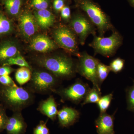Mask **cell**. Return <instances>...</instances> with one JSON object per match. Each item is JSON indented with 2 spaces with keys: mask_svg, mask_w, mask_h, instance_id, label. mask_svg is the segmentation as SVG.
Here are the masks:
<instances>
[{
  "mask_svg": "<svg viewBox=\"0 0 134 134\" xmlns=\"http://www.w3.org/2000/svg\"><path fill=\"white\" fill-rule=\"evenodd\" d=\"M30 47L32 50L40 53H47L57 47L53 40L45 35H38L31 40Z\"/></svg>",
  "mask_w": 134,
  "mask_h": 134,
  "instance_id": "15",
  "label": "cell"
},
{
  "mask_svg": "<svg viewBox=\"0 0 134 134\" xmlns=\"http://www.w3.org/2000/svg\"><path fill=\"white\" fill-rule=\"evenodd\" d=\"M31 77V69L29 68L21 67L17 70L15 77L17 82L22 85L28 82Z\"/></svg>",
  "mask_w": 134,
  "mask_h": 134,
  "instance_id": "20",
  "label": "cell"
},
{
  "mask_svg": "<svg viewBox=\"0 0 134 134\" xmlns=\"http://www.w3.org/2000/svg\"><path fill=\"white\" fill-rule=\"evenodd\" d=\"M19 27L23 36L29 38L37 30L38 25L34 15L30 12H25L19 17Z\"/></svg>",
  "mask_w": 134,
  "mask_h": 134,
  "instance_id": "11",
  "label": "cell"
},
{
  "mask_svg": "<svg viewBox=\"0 0 134 134\" xmlns=\"http://www.w3.org/2000/svg\"><path fill=\"white\" fill-rule=\"evenodd\" d=\"M2 2L9 16L14 17L19 14L22 6V0H2Z\"/></svg>",
  "mask_w": 134,
  "mask_h": 134,
  "instance_id": "19",
  "label": "cell"
},
{
  "mask_svg": "<svg viewBox=\"0 0 134 134\" xmlns=\"http://www.w3.org/2000/svg\"><path fill=\"white\" fill-rule=\"evenodd\" d=\"M46 121H40L39 124L34 129L33 134H50L49 130L47 127Z\"/></svg>",
  "mask_w": 134,
  "mask_h": 134,
  "instance_id": "28",
  "label": "cell"
},
{
  "mask_svg": "<svg viewBox=\"0 0 134 134\" xmlns=\"http://www.w3.org/2000/svg\"><path fill=\"white\" fill-rule=\"evenodd\" d=\"M20 54L16 42L7 39L0 41V66H2L7 60Z\"/></svg>",
  "mask_w": 134,
  "mask_h": 134,
  "instance_id": "12",
  "label": "cell"
},
{
  "mask_svg": "<svg viewBox=\"0 0 134 134\" xmlns=\"http://www.w3.org/2000/svg\"><path fill=\"white\" fill-rule=\"evenodd\" d=\"M79 116L80 113L77 110L72 107H64L58 111L57 117L60 126L67 127L76 122Z\"/></svg>",
  "mask_w": 134,
  "mask_h": 134,
  "instance_id": "13",
  "label": "cell"
},
{
  "mask_svg": "<svg viewBox=\"0 0 134 134\" xmlns=\"http://www.w3.org/2000/svg\"><path fill=\"white\" fill-rule=\"evenodd\" d=\"M62 81L44 69H35L31 70V79L26 88L34 93L50 95L59 88Z\"/></svg>",
  "mask_w": 134,
  "mask_h": 134,
  "instance_id": "3",
  "label": "cell"
},
{
  "mask_svg": "<svg viewBox=\"0 0 134 134\" xmlns=\"http://www.w3.org/2000/svg\"><path fill=\"white\" fill-rule=\"evenodd\" d=\"M114 114L106 113L100 114L95 121L98 134H115L114 131Z\"/></svg>",
  "mask_w": 134,
  "mask_h": 134,
  "instance_id": "14",
  "label": "cell"
},
{
  "mask_svg": "<svg viewBox=\"0 0 134 134\" xmlns=\"http://www.w3.org/2000/svg\"><path fill=\"white\" fill-rule=\"evenodd\" d=\"M111 70L109 66L105 65L100 62H99L97 70V76L98 84L100 87L108 76Z\"/></svg>",
  "mask_w": 134,
  "mask_h": 134,
  "instance_id": "22",
  "label": "cell"
},
{
  "mask_svg": "<svg viewBox=\"0 0 134 134\" xmlns=\"http://www.w3.org/2000/svg\"><path fill=\"white\" fill-rule=\"evenodd\" d=\"M133 85L128 87L126 90L127 109L134 114V80Z\"/></svg>",
  "mask_w": 134,
  "mask_h": 134,
  "instance_id": "25",
  "label": "cell"
},
{
  "mask_svg": "<svg viewBox=\"0 0 134 134\" xmlns=\"http://www.w3.org/2000/svg\"><path fill=\"white\" fill-rule=\"evenodd\" d=\"M60 12L62 18L65 21H69L71 16L70 8L68 6H65L61 10Z\"/></svg>",
  "mask_w": 134,
  "mask_h": 134,
  "instance_id": "31",
  "label": "cell"
},
{
  "mask_svg": "<svg viewBox=\"0 0 134 134\" xmlns=\"http://www.w3.org/2000/svg\"><path fill=\"white\" fill-rule=\"evenodd\" d=\"M91 88L81 79H77L74 83L66 88H59L54 93L61 97L62 102L69 101L78 104L83 101Z\"/></svg>",
  "mask_w": 134,
  "mask_h": 134,
  "instance_id": "6",
  "label": "cell"
},
{
  "mask_svg": "<svg viewBox=\"0 0 134 134\" xmlns=\"http://www.w3.org/2000/svg\"><path fill=\"white\" fill-rule=\"evenodd\" d=\"M131 5L134 7V0H129Z\"/></svg>",
  "mask_w": 134,
  "mask_h": 134,
  "instance_id": "34",
  "label": "cell"
},
{
  "mask_svg": "<svg viewBox=\"0 0 134 134\" xmlns=\"http://www.w3.org/2000/svg\"><path fill=\"white\" fill-rule=\"evenodd\" d=\"M65 7L64 0H54L53 2V7L57 12L60 11Z\"/></svg>",
  "mask_w": 134,
  "mask_h": 134,
  "instance_id": "33",
  "label": "cell"
},
{
  "mask_svg": "<svg viewBox=\"0 0 134 134\" xmlns=\"http://www.w3.org/2000/svg\"><path fill=\"white\" fill-rule=\"evenodd\" d=\"M27 127L21 112H16L8 117L5 130L7 134H24L26 132Z\"/></svg>",
  "mask_w": 134,
  "mask_h": 134,
  "instance_id": "10",
  "label": "cell"
},
{
  "mask_svg": "<svg viewBox=\"0 0 134 134\" xmlns=\"http://www.w3.org/2000/svg\"><path fill=\"white\" fill-rule=\"evenodd\" d=\"M0 83L6 86H17L10 77L7 75L0 76Z\"/></svg>",
  "mask_w": 134,
  "mask_h": 134,
  "instance_id": "30",
  "label": "cell"
},
{
  "mask_svg": "<svg viewBox=\"0 0 134 134\" xmlns=\"http://www.w3.org/2000/svg\"><path fill=\"white\" fill-rule=\"evenodd\" d=\"M37 110L53 121L56 119L58 116L57 104L54 97L52 96H49L46 100L41 101Z\"/></svg>",
  "mask_w": 134,
  "mask_h": 134,
  "instance_id": "16",
  "label": "cell"
},
{
  "mask_svg": "<svg viewBox=\"0 0 134 134\" xmlns=\"http://www.w3.org/2000/svg\"><path fill=\"white\" fill-rule=\"evenodd\" d=\"M53 37L60 47L79 56L78 39L71 29L65 25H61L54 30Z\"/></svg>",
  "mask_w": 134,
  "mask_h": 134,
  "instance_id": "8",
  "label": "cell"
},
{
  "mask_svg": "<svg viewBox=\"0 0 134 134\" xmlns=\"http://www.w3.org/2000/svg\"><path fill=\"white\" fill-rule=\"evenodd\" d=\"M70 26L82 46L85 44L90 34L93 36L96 34V26L86 15L82 14H77L72 18L70 22Z\"/></svg>",
  "mask_w": 134,
  "mask_h": 134,
  "instance_id": "9",
  "label": "cell"
},
{
  "mask_svg": "<svg viewBox=\"0 0 134 134\" xmlns=\"http://www.w3.org/2000/svg\"><path fill=\"white\" fill-rule=\"evenodd\" d=\"M113 95V93H110L107 95L101 97L97 103L99 110L100 114L106 113L107 110L110 107Z\"/></svg>",
  "mask_w": 134,
  "mask_h": 134,
  "instance_id": "23",
  "label": "cell"
},
{
  "mask_svg": "<svg viewBox=\"0 0 134 134\" xmlns=\"http://www.w3.org/2000/svg\"><path fill=\"white\" fill-rule=\"evenodd\" d=\"M77 73L90 81L99 90H100L97 76L98 65L100 61L89 55L86 52L80 53L78 56Z\"/></svg>",
  "mask_w": 134,
  "mask_h": 134,
  "instance_id": "7",
  "label": "cell"
},
{
  "mask_svg": "<svg viewBox=\"0 0 134 134\" xmlns=\"http://www.w3.org/2000/svg\"><path fill=\"white\" fill-rule=\"evenodd\" d=\"M39 67L48 70L61 80H70L77 73L78 60L63 54L41 56L34 59Z\"/></svg>",
  "mask_w": 134,
  "mask_h": 134,
  "instance_id": "1",
  "label": "cell"
},
{
  "mask_svg": "<svg viewBox=\"0 0 134 134\" xmlns=\"http://www.w3.org/2000/svg\"><path fill=\"white\" fill-rule=\"evenodd\" d=\"M14 30V25L12 20L0 11V38L9 36Z\"/></svg>",
  "mask_w": 134,
  "mask_h": 134,
  "instance_id": "18",
  "label": "cell"
},
{
  "mask_svg": "<svg viewBox=\"0 0 134 134\" xmlns=\"http://www.w3.org/2000/svg\"><path fill=\"white\" fill-rule=\"evenodd\" d=\"M86 16L96 26L99 36L103 37L108 31L114 29L110 18L100 7L90 0H82L80 4Z\"/></svg>",
  "mask_w": 134,
  "mask_h": 134,
  "instance_id": "4",
  "label": "cell"
},
{
  "mask_svg": "<svg viewBox=\"0 0 134 134\" xmlns=\"http://www.w3.org/2000/svg\"><path fill=\"white\" fill-rule=\"evenodd\" d=\"M111 35L108 37L93 35V41L89 46L94 50L95 55L98 54L106 58H110L115 54L118 48L122 44V36L116 30L112 31Z\"/></svg>",
  "mask_w": 134,
  "mask_h": 134,
  "instance_id": "5",
  "label": "cell"
},
{
  "mask_svg": "<svg viewBox=\"0 0 134 134\" xmlns=\"http://www.w3.org/2000/svg\"><path fill=\"white\" fill-rule=\"evenodd\" d=\"M101 97V91L93 86L86 95L83 102L82 103V105L83 106L89 103H97Z\"/></svg>",
  "mask_w": 134,
  "mask_h": 134,
  "instance_id": "21",
  "label": "cell"
},
{
  "mask_svg": "<svg viewBox=\"0 0 134 134\" xmlns=\"http://www.w3.org/2000/svg\"><path fill=\"white\" fill-rule=\"evenodd\" d=\"M34 93L25 88L6 86L0 83V102L7 109L21 112L35 101Z\"/></svg>",
  "mask_w": 134,
  "mask_h": 134,
  "instance_id": "2",
  "label": "cell"
},
{
  "mask_svg": "<svg viewBox=\"0 0 134 134\" xmlns=\"http://www.w3.org/2000/svg\"><path fill=\"white\" fill-rule=\"evenodd\" d=\"M15 70L10 66H4L0 67V76L9 75L14 71Z\"/></svg>",
  "mask_w": 134,
  "mask_h": 134,
  "instance_id": "32",
  "label": "cell"
},
{
  "mask_svg": "<svg viewBox=\"0 0 134 134\" xmlns=\"http://www.w3.org/2000/svg\"><path fill=\"white\" fill-rule=\"evenodd\" d=\"M13 65H16L21 67H27L32 70L31 66L21 54L8 59L2 66H10Z\"/></svg>",
  "mask_w": 134,
  "mask_h": 134,
  "instance_id": "24",
  "label": "cell"
},
{
  "mask_svg": "<svg viewBox=\"0 0 134 134\" xmlns=\"http://www.w3.org/2000/svg\"><path fill=\"white\" fill-rule=\"evenodd\" d=\"M125 60L121 58H118L113 60L109 65L111 72L115 74L119 73L124 69Z\"/></svg>",
  "mask_w": 134,
  "mask_h": 134,
  "instance_id": "26",
  "label": "cell"
},
{
  "mask_svg": "<svg viewBox=\"0 0 134 134\" xmlns=\"http://www.w3.org/2000/svg\"><path fill=\"white\" fill-rule=\"evenodd\" d=\"M34 16L38 26L42 29H48L55 22L54 15L47 9L38 10L34 13Z\"/></svg>",
  "mask_w": 134,
  "mask_h": 134,
  "instance_id": "17",
  "label": "cell"
},
{
  "mask_svg": "<svg viewBox=\"0 0 134 134\" xmlns=\"http://www.w3.org/2000/svg\"><path fill=\"white\" fill-rule=\"evenodd\" d=\"M6 109L4 106L0 103V132L5 129L8 117L6 114Z\"/></svg>",
  "mask_w": 134,
  "mask_h": 134,
  "instance_id": "27",
  "label": "cell"
},
{
  "mask_svg": "<svg viewBox=\"0 0 134 134\" xmlns=\"http://www.w3.org/2000/svg\"><path fill=\"white\" fill-rule=\"evenodd\" d=\"M31 5L38 10L47 9L48 7V0H31Z\"/></svg>",
  "mask_w": 134,
  "mask_h": 134,
  "instance_id": "29",
  "label": "cell"
}]
</instances>
